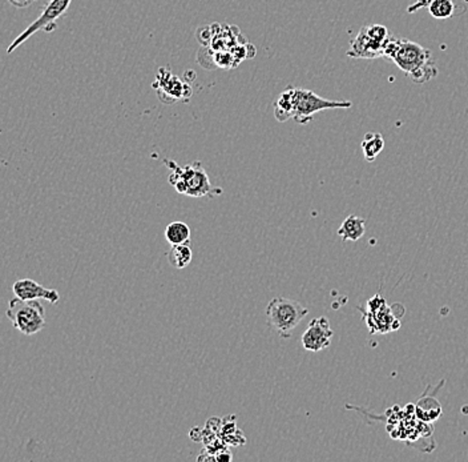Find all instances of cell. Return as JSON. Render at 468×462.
<instances>
[{"label": "cell", "mask_w": 468, "mask_h": 462, "mask_svg": "<svg viewBox=\"0 0 468 462\" xmlns=\"http://www.w3.org/2000/svg\"><path fill=\"white\" fill-rule=\"evenodd\" d=\"M290 87L293 103V120L298 124H307L318 112L328 110H346L352 108L353 103L349 100H329L318 96L316 92L305 88Z\"/></svg>", "instance_id": "277c9868"}, {"label": "cell", "mask_w": 468, "mask_h": 462, "mask_svg": "<svg viewBox=\"0 0 468 462\" xmlns=\"http://www.w3.org/2000/svg\"><path fill=\"white\" fill-rule=\"evenodd\" d=\"M153 87L159 95V99L164 104H173L178 102H188L193 95L192 87L182 79L173 75L165 67H160L157 71L156 81Z\"/></svg>", "instance_id": "ba28073f"}, {"label": "cell", "mask_w": 468, "mask_h": 462, "mask_svg": "<svg viewBox=\"0 0 468 462\" xmlns=\"http://www.w3.org/2000/svg\"><path fill=\"white\" fill-rule=\"evenodd\" d=\"M168 261L169 264L176 268V270H184L187 268L192 261V248H190L189 243L185 244L172 245L169 252L166 253Z\"/></svg>", "instance_id": "4fadbf2b"}, {"label": "cell", "mask_w": 468, "mask_h": 462, "mask_svg": "<svg viewBox=\"0 0 468 462\" xmlns=\"http://www.w3.org/2000/svg\"><path fill=\"white\" fill-rule=\"evenodd\" d=\"M392 38L389 29L382 25L362 27L350 43L347 56L354 59H378L383 58V51Z\"/></svg>", "instance_id": "8992f818"}, {"label": "cell", "mask_w": 468, "mask_h": 462, "mask_svg": "<svg viewBox=\"0 0 468 462\" xmlns=\"http://www.w3.org/2000/svg\"><path fill=\"white\" fill-rule=\"evenodd\" d=\"M334 332L326 317H316L309 324L301 338V343L309 352H321L330 347Z\"/></svg>", "instance_id": "9c48e42d"}, {"label": "cell", "mask_w": 468, "mask_h": 462, "mask_svg": "<svg viewBox=\"0 0 468 462\" xmlns=\"http://www.w3.org/2000/svg\"><path fill=\"white\" fill-rule=\"evenodd\" d=\"M13 293L23 300H47L51 304H58L60 295L56 289H50L36 283L32 279H22L15 282L13 286Z\"/></svg>", "instance_id": "30bf717a"}, {"label": "cell", "mask_w": 468, "mask_h": 462, "mask_svg": "<svg viewBox=\"0 0 468 462\" xmlns=\"http://www.w3.org/2000/svg\"><path fill=\"white\" fill-rule=\"evenodd\" d=\"M363 156L367 163L375 161V159L380 156V152L385 148V139L378 132H368L365 135L363 140L361 143Z\"/></svg>", "instance_id": "7c38bea8"}, {"label": "cell", "mask_w": 468, "mask_h": 462, "mask_svg": "<svg viewBox=\"0 0 468 462\" xmlns=\"http://www.w3.org/2000/svg\"><path fill=\"white\" fill-rule=\"evenodd\" d=\"M165 239L171 245L185 244L190 242V228L184 221L171 223L165 230Z\"/></svg>", "instance_id": "9a60e30c"}, {"label": "cell", "mask_w": 468, "mask_h": 462, "mask_svg": "<svg viewBox=\"0 0 468 462\" xmlns=\"http://www.w3.org/2000/svg\"><path fill=\"white\" fill-rule=\"evenodd\" d=\"M13 6H15V7H18V8H25V7H28V6H31L34 1H36V0H8Z\"/></svg>", "instance_id": "d6986e66"}, {"label": "cell", "mask_w": 468, "mask_h": 462, "mask_svg": "<svg viewBox=\"0 0 468 462\" xmlns=\"http://www.w3.org/2000/svg\"><path fill=\"white\" fill-rule=\"evenodd\" d=\"M164 164L169 169V184L181 194L190 197H213L222 193L221 188H215L212 185L201 161L180 167L175 160L164 159Z\"/></svg>", "instance_id": "7a4b0ae2"}, {"label": "cell", "mask_w": 468, "mask_h": 462, "mask_svg": "<svg viewBox=\"0 0 468 462\" xmlns=\"http://www.w3.org/2000/svg\"><path fill=\"white\" fill-rule=\"evenodd\" d=\"M71 3L72 0H50L38 19L32 22L18 38L13 40L7 52L11 53L15 51L18 47H20L28 39L32 38L39 31L52 32L53 29H56V22L68 11Z\"/></svg>", "instance_id": "52a82bcc"}, {"label": "cell", "mask_w": 468, "mask_h": 462, "mask_svg": "<svg viewBox=\"0 0 468 462\" xmlns=\"http://www.w3.org/2000/svg\"><path fill=\"white\" fill-rule=\"evenodd\" d=\"M6 315L22 334L32 336L46 328V310L38 300H23L15 296Z\"/></svg>", "instance_id": "5b68a950"}, {"label": "cell", "mask_w": 468, "mask_h": 462, "mask_svg": "<svg viewBox=\"0 0 468 462\" xmlns=\"http://www.w3.org/2000/svg\"><path fill=\"white\" fill-rule=\"evenodd\" d=\"M366 233V220L358 216H349L338 230L343 242H358Z\"/></svg>", "instance_id": "8fae6325"}, {"label": "cell", "mask_w": 468, "mask_h": 462, "mask_svg": "<svg viewBox=\"0 0 468 462\" xmlns=\"http://www.w3.org/2000/svg\"><path fill=\"white\" fill-rule=\"evenodd\" d=\"M269 326L282 338H290L293 331L309 313V309L295 300L276 297L266 307Z\"/></svg>", "instance_id": "3957f363"}, {"label": "cell", "mask_w": 468, "mask_h": 462, "mask_svg": "<svg viewBox=\"0 0 468 462\" xmlns=\"http://www.w3.org/2000/svg\"><path fill=\"white\" fill-rule=\"evenodd\" d=\"M432 0H417L411 7L407 8V13H413L417 11V10H422V8H427L431 4Z\"/></svg>", "instance_id": "ac0fdd59"}, {"label": "cell", "mask_w": 468, "mask_h": 462, "mask_svg": "<svg viewBox=\"0 0 468 462\" xmlns=\"http://www.w3.org/2000/svg\"><path fill=\"white\" fill-rule=\"evenodd\" d=\"M383 58L405 72L414 83L423 84L438 75L430 50L415 41L392 37L385 47Z\"/></svg>", "instance_id": "6da1fadb"}, {"label": "cell", "mask_w": 468, "mask_h": 462, "mask_svg": "<svg viewBox=\"0 0 468 462\" xmlns=\"http://www.w3.org/2000/svg\"><path fill=\"white\" fill-rule=\"evenodd\" d=\"M427 8L431 16L439 20L453 18L456 11V6L453 0H432Z\"/></svg>", "instance_id": "e0dca14e"}, {"label": "cell", "mask_w": 468, "mask_h": 462, "mask_svg": "<svg viewBox=\"0 0 468 462\" xmlns=\"http://www.w3.org/2000/svg\"><path fill=\"white\" fill-rule=\"evenodd\" d=\"M274 117L279 123H285L293 119L290 87H286L274 102Z\"/></svg>", "instance_id": "2e32d148"}, {"label": "cell", "mask_w": 468, "mask_h": 462, "mask_svg": "<svg viewBox=\"0 0 468 462\" xmlns=\"http://www.w3.org/2000/svg\"><path fill=\"white\" fill-rule=\"evenodd\" d=\"M417 416L419 420L424 423H432L442 414L441 404L432 397H422L415 407Z\"/></svg>", "instance_id": "5bb4252c"}]
</instances>
